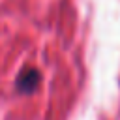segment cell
Returning a JSON list of instances; mask_svg holds the SVG:
<instances>
[{
    "instance_id": "6da1fadb",
    "label": "cell",
    "mask_w": 120,
    "mask_h": 120,
    "mask_svg": "<svg viewBox=\"0 0 120 120\" xmlns=\"http://www.w3.org/2000/svg\"><path fill=\"white\" fill-rule=\"evenodd\" d=\"M39 81H41V75H39V71L36 68H24L19 73L17 81H15V88L21 94H30V92H34L38 88Z\"/></svg>"
}]
</instances>
